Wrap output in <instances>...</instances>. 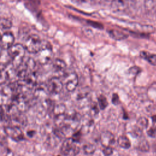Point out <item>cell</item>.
Returning <instances> with one entry per match:
<instances>
[{"instance_id": "obj_29", "label": "cell", "mask_w": 156, "mask_h": 156, "mask_svg": "<svg viewBox=\"0 0 156 156\" xmlns=\"http://www.w3.org/2000/svg\"><path fill=\"white\" fill-rule=\"evenodd\" d=\"M154 149H155V151H156V141H155V144H154Z\"/></svg>"}, {"instance_id": "obj_6", "label": "cell", "mask_w": 156, "mask_h": 156, "mask_svg": "<svg viewBox=\"0 0 156 156\" xmlns=\"http://www.w3.org/2000/svg\"><path fill=\"white\" fill-rule=\"evenodd\" d=\"M63 83L57 77H53L49 79L46 85V90L49 93L58 94L63 89Z\"/></svg>"}, {"instance_id": "obj_3", "label": "cell", "mask_w": 156, "mask_h": 156, "mask_svg": "<svg viewBox=\"0 0 156 156\" xmlns=\"http://www.w3.org/2000/svg\"><path fill=\"white\" fill-rule=\"evenodd\" d=\"M42 43L43 41L38 35L31 34L26 38L23 46L26 51L32 54H36L41 48Z\"/></svg>"}, {"instance_id": "obj_26", "label": "cell", "mask_w": 156, "mask_h": 156, "mask_svg": "<svg viewBox=\"0 0 156 156\" xmlns=\"http://www.w3.org/2000/svg\"><path fill=\"white\" fill-rule=\"evenodd\" d=\"M112 102L113 104L115 105H118L119 102V96L117 94L114 93L112 96Z\"/></svg>"}, {"instance_id": "obj_13", "label": "cell", "mask_w": 156, "mask_h": 156, "mask_svg": "<svg viewBox=\"0 0 156 156\" xmlns=\"http://www.w3.org/2000/svg\"><path fill=\"white\" fill-rule=\"evenodd\" d=\"M109 36L115 40H122L127 37V35L126 34L115 29H111L107 30Z\"/></svg>"}, {"instance_id": "obj_1", "label": "cell", "mask_w": 156, "mask_h": 156, "mask_svg": "<svg viewBox=\"0 0 156 156\" xmlns=\"http://www.w3.org/2000/svg\"><path fill=\"white\" fill-rule=\"evenodd\" d=\"M26 49L23 44L16 43L14 44L8 49V52L11 58V63L13 68L17 69L23 62L25 55Z\"/></svg>"}, {"instance_id": "obj_5", "label": "cell", "mask_w": 156, "mask_h": 156, "mask_svg": "<svg viewBox=\"0 0 156 156\" xmlns=\"http://www.w3.org/2000/svg\"><path fill=\"white\" fill-rule=\"evenodd\" d=\"M4 132L12 140L15 141H20L24 139V135L21 129L17 126H8L4 127Z\"/></svg>"}, {"instance_id": "obj_11", "label": "cell", "mask_w": 156, "mask_h": 156, "mask_svg": "<svg viewBox=\"0 0 156 156\" xmlns=\"http://www.w3.org/2000/svg\"><path fill=\"white\" fill-rule=\"evenodd\" d=\"M10 63H11V58L8 50L2 49L0 53V66L5 68Z\"/></svg>"}, {"instance_id": "obj_10", "label": "cell", "mask_w": 156, "mask_h": 156, "mask_svg": "<svg viewBox=\"0 0 156 156\" xmlns=\"http://www.w3.org/2000/svg\"><path fill=\"white\" fill-rule=\"evenodd\" d=\"M140 57L151 65L156 66V54L151 53L146 51H142L140 52Z\"/></svg>"}, {"instance_id": "obj_25", "label": "cell", "mask_w": 156, "mask_h": 156, "mask_svg": "<svg viewBox=\"0 0 156 156\" xmlns=\"http://www.w3.org/2000/svg\"><path fill=\"white\" fill-rule=\"evenodd\" d=\"M154 0H144L145 7L148 9L152 8V7L154 5Z\"/></svg>"}, {"instance_id": "obj_4", "label": "cell", "mask_w": 156, "mask_h": 156, "mask_svg": "<svg viewBox=\"0 0 156 156\" xmlns=\"http://www.w3.org/2000/svg\"><path fill=\"white\" fill-rule=\"evenodd\" d=\"M60 149L62 153L66 156H76L79 151L78 146L71 138H67L63 142Z\"/></svg>"}, {"instance_id": "obj_33", "label": "cell", "mask_w": 156, "mask_h": 156, "mask_svg": "<svg viewBox=\"0 0 156 156\" xmlns=\"http://www.w3.org/2000/svg\"><path fill=\"white\" fill-rule=\"evenodd\" d=\"M155 128H156V127H155Z\"/></svg>"}, {"instance_id": "obj_24", "label": "cell", "mask_w": 156, "mask_h": 156, "mask_svg": "<svg viewBox=\"0 0 156 156\" xmlns=\"http://www.w3.org/2000/svg\"><path fill=\"white\" fill-rule=\"evenodd\" d=\"M80 138H81V132L80 131H79V132H75L73 133V135H72L71 139L75 143H77L80 141Z\"/></svg>"}, {"instance_id": "obj_19", "label": "cell", "mask_w": 156, "mask_h": 156, "mask_svg": "<svg viewBox=\"0 0 156 156\" xmlns=\"http://www.w3.org/2000/svg\"><path fill=\"white\" fill-rule=\"evenodd\" d=\"M83 151L87 154H92L96 151V146L91 143H87L83 145Z\"/></svg>"}, {"instance_id": "obj_9", "label": "cell", "mask_w": 156, "mask_h": 156, "mask_svg": "<svg viewBox=\"0 0 156 156\" xmlns=\"http://www.w3.org/2000/svg\"><path fill=\"white\" fill-rule=\"evenodd\" d=\"M100 141L101 144L104 147L110 146L113 144L115 141V138L114 135L108 131L103 132L101 134Z\"/></svg>"}, {"instance_id": "obj_12", "label": "cell", "mask_w": 156, "mask_h": 156, "mask_svg": "<svg viewBox=\"0 0 156 156\" xmlns=\"http://www.w3.org/2000/svg\"><path fill=\"white\" fill-rule=\"evenodd\" d=\"M112 6L115 10L121 11L127 7L129 0H112Z\"/></svg>"}, {"instance_id": "obj_23", "label": "cell", "mask_w": 156, "mask_h": 156, "mask_svg": "<svg viewBox=\"0 0 156 156\" xmlns=\"http://www.w3.org/2000/svg\"><path fill=\"white\" fill-rule=\"evenodd\" d=\"M102 152L105 156H110L113 154V150L112 147L107 146V147H104V149L102 150Z\"/></svg>"}, {"instance_id": "obj_8", "label": "cell", "mask_w": 156, "mask_h": 156, "mask_svg": "<svg viewBox=\"0 0 156 156\" xmlns=\"http://www.w3.org/2000/svg\"><path fill=\"white\" fill-rule=\"evenodd\" d=\"M15 37L13 34L9 31L4 32L0 39V47L2 49L8 50L14 44Z\"/></svg>"}, {"instance_id": "obj_22", "label": "cell", "mask_w": 156, "mask_h": 156, "mask_svg": "<svg viewBox=\"0 0 156 156\" xmlns=\"http://www.w3.org/2000/svg\"><path fill=\"white\" fill-rule=\"evenodd\" d=\"M89 92H90V90H87V88H83V89L81 90L77 94V99H82L86 98L87 97V96L88 95Z\"/></svg>"}, {"instance_id": "obj_27", "label": "cell", "mask_w": 156, "mask_h": 156, "mask_svg": "<svg viewBox=\"0 0 156 156\" xmlns=\"http://www.w3.org/2000/svg\"><path fill=\"white\" fill-rule=\"evenodd\" d=\"M147 134L151 136V137H154L156 136V128L155 127H152L148 131H147Z\"/></svg>"}, {"instance_id": "obj_31", "label": "cell", "mask_w": 156, "mask_h": 156, "mask_svg": "<svg viewBox=\"0 0 156 156\" xmlns=\"http://www.w3.org/2000/svg\"><path fill=\"white\" fill-rule=\"evenodd\" d=\"M107 1H112V0H107Z\"/></svg>"}, {"instance_id": "obj_30", "label": "cell", "mask_w": 156, "mask_h": 156, "mask_svg": "<svg viewBox=\"0 0 156 156\" xmlns=\"http://www.w3.org/2000/svg\"><path fill=\"white\" fill-rule=\"evenodd\" d=\"M1 35H1V33H0V39H1Z\"/></svg>"}, {"instance_id": "obj_32", "label": "cell", "mask_w": 156, "mask_h": 156, "mask_svg": "<svg viewBox=\"0 0 156 156\" xmlns=\"http://www.w3.org/2000/svg\"><path fill=\"white\" fill-rule=\"evenodd\" d=\"M74 1H79V0H74Z\"/></svg>"}, {"instance_id": "obj_15", "label": "cell", "mask_w": 156, "mask_h": 156, "mask_svg": "<svg viewBox=\"0 0 156 156\" xmlns=\"http://www.w3.org/2000/svg\"><path fill=\"white\" fill-rule=\"evenodd\" d=\"M12 27V22L10 20L6 18H0V29L6 31L10 29Z\"/></svg>"}, {"instance_id": "obj_21", "label": "cell", "mask_w": 156, "mask_h": 156, "mask_svg": "<svg viewBox=\"0 0 156 156\" xmlns=\"http://www.w3.org/2000/svg\"><path fill=\"white\" fill-rule=\"evenodd\" d=\"M138 148L143 152H147L149 149V144L146 139L141 140L138 144Z\"/></svg>"}, {"instance_id": "obj_16", "label": "cell", "mask_w": 156, "mask_h": 156, "mask_svg": "<svg viewBox=\"0 0 156 156\" xmlns=\"http://www.w3.org/2000/svg\"><path fill=\"white\" fill-rule=\"evenodd\" d=\"M119 146L124 149H128L131 146V143L129 139L126 136H121L117 140Z\"/></svg>"}, {"instance_id": "obj_20", "label": "cell", "mask_w": 156, "mask_h": 156, "mask_svg": "<svg viewBox=\"0 0 156 156\" xmlns=\"http://www.w3.org/2000/svg\"><path fill=\"white\" fill-rule=\"evenodd\" d=\"M98 101L99 107L101 110H104L107 107L108 101L104 96L101 95L100 96H99L98 98Z\"/></svg>"}, {"instance_id": "obj_2", "label": "cell", "mask_w": 156, "mask_h": 156, "mask_svg": "<svg viewBox=\"0 0 156 156\" xmlns=\"http://www.w3.org/2000/svg\"><path fill=\"white\" fill-rule=\"evenodd\" d=\"M38 63L41 65L49 63L53 58L52 46L48 42H43L40 50L36 53Z\"/></svg>"}, {"instance_id": "obj_14", "label": "cell", "mask_w": 156, "mask_h": 156, "mask_svg": "<svg viewBox=\"0 0 156 156\" xmlns=\"http://www.w3.org/2000/svg\"><path fill=\"white\" fill-rule=\"evenodd\" d=\"M52 67L55 71L62 72L66 68V64L64 60L60 58H55L53 61Z\"/></svg>"}, {"instance_id": "obj_17", "label": "cell", "mask_w": 156, "mask_h": 156, "mask_svg": "<svg viewBox=\"0 0 156 156\" xmlns=\"http://www.w3.org/2000/svg\"><path fill=\"white\" fill-rule=\"evenodd\" d=\"M53 112H54V114L55 116H58V115H63V114H65L66 113L65 112H66V107L64 104H57L56 105H55L54 107H53Z\"/></svg>"}, {"instance_id": "obj_18", "label": "cell", "mask_w": 156, "mask_h": 156, "mask_svg": "<svg viewBox=\"0 0 156 156\" xmlns=\"http://www.w3.org/2000/svg\"><path fill=\"white\" fill-rule=\"evenodd\" d=\"M148 125V121L146 118L145 117H141L136 122V127L140 129L141 130H143V129H145L147 127Z\"/></svg>"}, {"instance_id": "obj_28", "label": "cell", "mask_w": 156, "mask_h": 156, "mask_svg": "<svg viewBox=\"0 0 156 156\" xmlns=\"http://www.w3.org/2000/svg\"><path fill=\"white\" fill-rule=\"evenodd\" d=\"M152 121H153L154 122H156V115L152 116Z\"/></svg>"}, {"instance_id": "obj_7", "label": "cell", "mask_w": 156, "mask_h": 156, "mask_svg": "<svg viewBox=\"0 0 156 156\" xmlns=\"http://www.w3.org/2000/svg\"><path fill=\"white\" fill-rule=\"evenodd\" d=\"M65 87L68 91H74L78 86L79 78L76 73H69L65 77Z\"/></svg>"}]
</instances>
